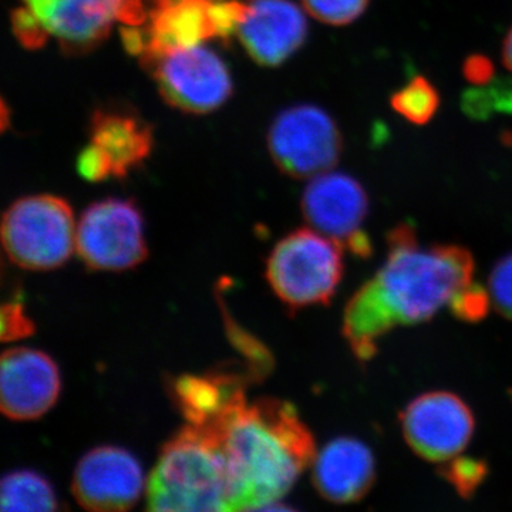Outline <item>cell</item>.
Wrapping results in <instances>:
<instances>
[{"label":"cell","instance_id":"1","mask_svg":"<svg viewBox=\"0 0 512 512\" xmlns=\"http://www.w3.org/2000/svg\"><path fill=\"white\" fill-rule=\"evenodd\" d=\"M386 262L346 303L343 338L353 356L367 363L396 326L417 325L437 315L476 271L473 254L460 245L420 247L410 224L387 235Z\"/></svg>","mask_w":512,"mask_h":512},{"label":"cell","instance_id":"10","mask_svg":"<svg viewBox=\"0 0 512 512\" xmlns=\"http://www.w3.org/2000/svg\"><path fill=\"white\" fill-rule=\"evenodd\" d=\"M404 440L417 456L444 463L460 456L476 431L473 410L456 393L427 392L400 414Z\"/></svg>","mask_w":512,"mask_h":512},{"label":"cell","instance_id":"7","mask_svg":"<svg viewBox=\"0 0 512 512\" xmlns=\"http://www.w3.org/2000/svg\"><path fill=\"white\" fill-rule=\"evenodd\" d=\"M272 160L293 178H315L339 163L343 137L336 121L312 104L289 107L268 133Z\"/></svg>","mask_w":512,"mask_h":512},{"label":"cell","instance_id":"27","mask_svg":"<svg viewBox=\"0 0 512 512\" xmlns=\"http://www.w3.org/2000/svg\"><path fill=\"white\" fill-rule=\"evenodd\" d=\"M12 22L13 30H15L16 36L19 37L23 46L36 49V47L45 45L49 36L26 6L13 13Z\"/></svg>","mask_w":512,"mask_h":512},{"label":"cell","instance_id":"17","mask_svg":"<svg viewBox=\"0 0 512 512\" xmlns=\"http://www.w3.org/2000/svg\"><path fill=\"white\" fill-rule=\"evenodd\" d=\"M312 464L313 485L329 503H357L375 485V456L367 444L355 437L329 441Z\"/></svg>","mask_w":512,"mask_h":512},{"label":"cell","instance_id":"25","mask_svg":"<svg viewBox=\"0 0 512 512\" xmlns=\"http://www.w3.org/2000/svg\"><path fill=\"white\" fill-rule=\"evenodd\" d=\"M488 291L497 312L512 320V254L495 264L488 279Z\"/></svg>","mask_w":512,"mask_h":512},{"label":"cell","instance_id":"11","mask_svg":"<svg viewBox=\"0 0 512 512\" xmlns=\"http://www.w3.org/2000/svg\"><path fill=\"white\" fill-rule=\"evenodd\" d=\"M26 8L70 53L89 52L110 35L114 22L141 26L147 12L138 0H25Z\"/></svg>","mask_w":512,"mask_h":512},{"label":"cell","instance_id":"6","mask_svg":"<svg viewBox=\"0 0 512 512\" xmlns=\"http://www.w3.org/2000/svg\"><path fill=\"white\" fill-rule=\"evenodd\" d=\"M140 59L156 80L161 96L175 109L210 113L231 96L228 67L204 45L171 47Z\"/></svg>","mask_w":512,"mask_h":512},{"label":"cell","instance_id":"19","mask_svg":"<svg viewBox=\"0 0 512 512\" xmlns=\"http://www.w3.org/2000/svg\"><path fill=\"white\" fill-rule=\"evenodd\" d=\"M2 511H56L55 491L45 477L30 470L12 471L0 484Z\"/></svg>","mask_w":512,"mask_h":512},{"label":"cell","instance_id":"5","mask_svg":"<svg viewBox=\"0 0 512 512\" xmlns=\"http://www.w3.org/2000/svg\"><path fill=\"white\" fill-rule=\"evenodd\" d=\"M76 231L69 202L56 195H29L3 215V249L19 268L52 271L76 251Z\"/></svg>","mask_w":512,"mask_h":512},{"label":"cell","instance_id":"21","mask_svg":"<svg viewBox=\"0 0 512 512\" xmlns=\"http://www.w3.org/2000/svg\"><path fill=\"white\" fill-rule=\"evenodd\" d=\"M463 109L474 119H485L494 113H511L512 80H491V82L468 90L463 97Z\"/></svg>","mask_w":512,"mask_h":512},{"label":"cell","instance_id":"9","mask_svg":"<svg viewBox=\"0 0 512 512\" xmlns=\"http://www.w3.org/2000/svg\"><path fill=\"white\" fill-rule=\"evenodd\" d=\"M76 252L93 271L136 268L148 254L140 210L117 198L94 202L77 224Z\"/></svg>","mask_w":512,"mask_h":512},{"label":"cell","instance_id":"8","mask_svg":"<svg viewBox=\"0 0 512 512\" xmlns=\"http://www.w3.org/2000/svg\"><path fill=\"white\" fill-rule=\"evenodd\" d=\"M247 3L241 0H151L146 28L138 29V57L171 47L204 45L237 35Z\"/></svg>","mask_w":512,"mask_h":512},{"label":"cell","instance_id":"29","mask_svg":"<svg viewBox=\"0 0 512 512\" xmlns=\"http://www.w3.org/2000/svg\"><path fill=\"white\" fill-rule=\"evenodd\" d=\"M503 60L508 70L512 72V29L505 36L503 43Z\"/></svg>","mask_w":512,"mask_h":512},{"label":"cell","instance_id":"3","mask_svg":"<svg viewBox=\"0 0 512 512\" xmlns=\"http://www.w3.org/2000/svg\"><path fill=\"white\" fill-rule=\"evenodd\" d=\"M151 511H235L224 454L210 430L187 424L161 448L147 483Z\"/></svg>","mask_w":512,"mask_h":512},{"label":"cell","instance_id":"16","mask_svg":"<svg viewBox=\"0 0 512 512\" xmlns=\"http://www.w3.org/2000/svg\"><path fill=\"white\" fill-rule=\"evenodd\" d=\"M237 36L256 63L276 67L301 49L308 37V20L292 0H251Z\"/></svg>","mask_w":512,"mask_h":512},{"label":"cell","instance_id":"4","mask_svg":"<svg viewBox=\"0 0 512 512\" xmlns=\"http://www.w3.org/2000/svg\"><path fill=\"white\" fill-rule=\"evenodd\" d=\"M343 249L338 241L313 228L293 231L269 255V285L293 311L329 305L345 274Z\"/></svg>","mask_w":512,"mask_h":512},{"label":"cell","instance_id":"24","mask_svg":"<svg viewBox=\"0 0 512 512\" xmlns=\"http://www.w3.org/2000/svg\"><path fill=\"white\" fill-rule=\"evenodd\" d=\"M491 305L490 291L474 282L461 288L448 303L453 315L464 322H478L487 318Z\"/></svg>","mask_w":512,"mask_h":512},{"label":"cell","instance_id":"12","mask_svg":"<svg viewBox=\"0 0 512 512\" xmlns=\"http://www.w3.org/2000/svg\"><path fill=\"white\" fill-rule=\"evenodd\" d=\"M143 490L141 464L121 447L93 448L80 458L74 470L73 495L86 510H130L140 500Z\"/></svg>","mask_w":512,"mask_h":512},{"label":"cell","instance_id":"23","mask_svg":"<svg viewBox=\"0 0 512 512\" xmlns=\"http://www.w3.org/2000/svg\"><path fill=\"white\" fill-rule=\"evenodd\" d=\"M309 15L330 26H346L366 12L370 0H302Z\"/></svg>","mask_w":512,"mask_h":512},{"label":"cell","instance_id":"28","mask_svg":"<svg viewBox=\"0 0 512 512\" xmlns=\"http://www.w3.org/2000/svg\"><path fill=\"white\" fill-rule=\"evenodd\" d=\"M464 76L476 86L491 82L494 77L493 63L484 56L468 57L466 63H464Z\"/></svg>","mask_w":512,"mask_h":512},{"label":"cell","instance_id":"2","mask_svg":"<svg viewBox=\"0 0 512 512\" xmlns=\"http://www.w3.org/2000/svg\"><path fill=\"white\" fill-rule=\"evenodd\" d=\"M234 494L235 511L274 507L315 460V440L293 404L242 396L211 423Z\"/></svg>","mask_w":512,"mask_h":512},{"label":"cell","instance_id":"13","mask_svg":"<svg viewBox=\"0 0 512 512\" xmlns=\"http://www.w3.org/2000/svg\"><path fill=\"white\" fill-rule=\"evenodd\" d=\"M92 141L80 154L79 173L86 180L123 178L150 156L151 128L136 114L101 110L92 119Z\"/></svg>","mask_w":512,"mask_h":512},{"label":"cell","instance_id":"14","mask_svg":"<svg viewBox=\"0 0 512 512\" xmlns=\"http://www.w3.org/2000/svg\"><path fill=\"white\" fill-rule=\"evenodd\" d=\"M62 389L52 357L32 348L6 350L0 360V409L10 420H36L49 412Z\"/></svg>","mask_w":512,"mask_h":512},{"label":"cell","instance_id":"20","mask_svg":"<svg viewBox=\"0 0 512 512\" xmlns=\"http://www.w3.org/2000/svg\"><path fill=\"white\" fill-rule=\"evenodd\" d=\"M393 110L410 123L423 126L433 119L440 107V94L424 76H416L397 90L390 100Z\"/></svg>","mask_w":512,"mask_h":512},{"label":"cell","instance_id":"26","mask_svg":"<svg viewBox=\"0 0 512 512\" xmlns=\"http://www.w3.org/2000/svg\"><path fill=\"white\" fill-rule=\"evenodd\" d=\"M35 332V323L26 315L25 306L19 301H10L2 306V340L15 342Z\"/></svg>","mask_w":512,"mask_h":512},{"label":"cell","instance_id":"22","mask_svg":"<svg viewBox=\"0 0 512 512\" xmlns=\"http://www.w3.org/2000/svg\"><path fill=\"white\" fill-rule=\"evenodd\" d=\"M490 468L481 458L457 456L444 461L439 468L441 478L447 481L464 500H470L488 477Z\"/></svg>","mask_w":512,"mask_h":512},{"label":"cell","instance_id":"18","mask_svg":"<svg viewBox=\"0 0 512 512\" xmlns=\"http://www.w3.org/2000/svg\"><path fill=\"white\" fill-rule=\"evenodd\" d=\"M173 396L188 424L204 426L245 396V384L229 373L185 375L174 380Z\"/></svg>","mask_w":512,"mask_h":512},{"label":"cell","instance_id":"15","mask_svg":"<svg viewBox=\"0 0 512 512\" xmlns=\"http://www.w3.org/2000/svg\"><path fill=\"white\" fill-rule=\"evenodd\" d=\"M369 208L365 187L348 174H320L303 191L302 212L309 227L335 239L343 248L365 234L362 227Z\"/></svg>","mask_w":512,"mask_h":512}]
</instances>
